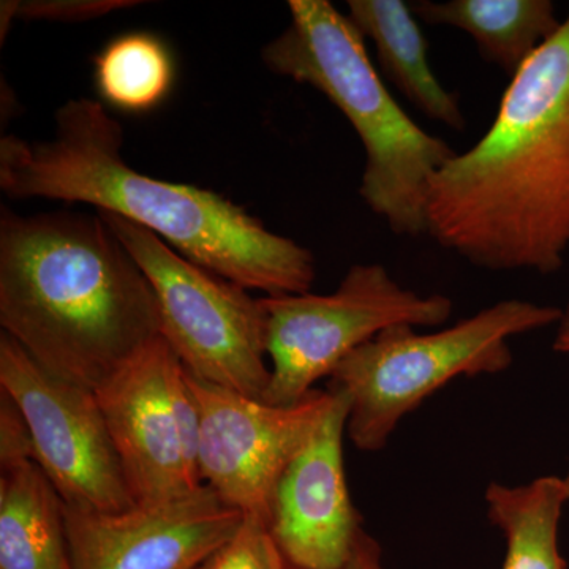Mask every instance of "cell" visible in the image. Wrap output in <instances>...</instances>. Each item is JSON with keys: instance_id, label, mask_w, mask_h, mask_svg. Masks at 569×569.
I'll list each match as a JSON object with an SVG mask.
<instances>
[{"instance_id": "17", "label": "cell", "mask_w": 569, "mask_h": 569, "mask_svg": "<svg viewBox=\"0 0 569 569\" xmlns=\"http://www.w3.org/2000/svg\"><path fill=\"white\" fill-rule=\"evenodd\" d=\"M97 91L111 107L146 112L167 99L174 63L167 44L149 32L118 37L96 58Z\"/></svg>"}, {"instance_id": "6", "label": "cell", "mask_w": 569, "mask_h": 569, "mask_svg": "<svg viewBox=\"0 0 569 569\" xmlns=\"http://www.w3.org/2000/svg\"><path fill=\"white\" fill-rule=\"evenodd\" d=\"M148 277L160 336L192 376L263 400L271 383L263 299L187 260L159 236L99 212Z\"/></svg>"}, {"instance_id": "18", "label": "cell", "mask_w": 569, "mask_h": 569, "mask_svg": "<svg viewBox=\"0 0 569 569\" xmlns=\"http://www.w3.org/2000/svg\"><path fill=\"white\" fill-rule=\"evenodd\" d=\"M194 569H288L277 548L268 522L244 516L242 526L230 541Z\"/></svg>"}, {"instance_id": "15", "label": "cell", "mask_w": 569, "mask_h": 569, "mask_svg": "<svg viewBox=\"0 0 569 569\" xmlns=\"http://www.w3.org/2000/svg\"><path fill=\"white\" fill-rule=\"evenodd\" d=\"M0 569H74L66 503L36 460L0 477Z\"/></svg>"}, {"instance_id": "7", "label": "cell", "mask_w": 569, "mask_h": 569, "mask_svg": "<svg viewBox=\"0 0 569 569\" xmlns=\"http://www.w3.org/2000/svg\"><path fill=\"white\" fill-rule=\"evenodd\" d=\"M266 347L271 383L263 402L293 406L337 366L395 326H441L455 305L396 282L381 264H355L335 293L266 296Z\"/></svg>"}, {"instance_id": "3", "label": "cell", "mask_w": 569, "mask_h": 569, "mask_svg": "<svg viewBox=\"0 0 569 569\" xmlns=\"http://www.w3.org/2000/svg\"><path fill=\"white\" fill-rule=\"evenodd\" d=\"M0 325L37 365L91 391L160 336L152 284L99 212H2Z\"/></svg>"}, {"instance_id": "23", "label": "cell", "mask_w": 569, "mask_h": 569, "mask_svg": "<svg viewBox=\"0 0 569 569\" xmlns=\"http://www.w3.org/2000/svg\"><path fill=\"white\" fill-rule=\"evenodd\" d=\"M563 479H565V482H567V488H568V492H569V471H568L567 478H563Z\"/></svg>"}, {"instance_id": "22", "label": "cell", "mask_w": 569, "mask_h": 569, "mask_svg": "<svg viewBox=\"0 0 569 569\" xmlns=\"http://www.w3.org/2000/svg\"><path fill=\"white\" fill-rule=\"evenodd\" d=\"M553 350H556L557 353L569 355V305L567 306V309L561 310V318L559 321V328H557Z\"/></svg>"}, {"instance_id": "9", "label": "cell", "mask_w": 569, "mask_h": 569, "mask_svg": "<svg viewBox=\"0 0 569 569\" xmlns=\"http://www.w3.org/2000/svg\"><path fill=\"white\" fill-rule=\"evenodd\" d=\"M200 411V473L230 508L271 520L277 482L331 402L313 389L293 406H271L217 387L186 369Z\"/></svg>"}, {"instance_id": "16", "label": "cell", "mask_w": 569, "mask_h": 569, "mask_svg": "<svg viewBox=\"0 0 569 569\" xmlns=\"http://www.w3.org/2000/svg\"><path fill=\"white\" fill-rule=\"evenodd\" d=\"M568 501L563 478L542 477L516 488L489 486L488 516L508 545L501 569H567L559 550V526Z\"/></svg>"}, {"instance_id": "12", "label": "cell", "mask_w": 569, "mask_h": 569, "mask_svg": "<svg viewBox=\"0 0 569 569\" xmlns=\"http://www.w3.org/2000/svg\"><path fill=\"white\" fill-rule=\"evenodd\" d=\"M181 366L159 336L93 391L137 505L173 500L197 490L187 477L171 400V385Z\"/></svg>"}, {"instance_id": "5", "label": "cell", "mask_w": 569, "mask_h": 569, "mask_svg": "<svg viewBox=\"0 0 569 569\" xmlns=\"http://www.w3.org/2000/svg\"><path fill=\"white\" fill-rule=\"evenodd\" d=\"M561 310L505 299L438 332L395 326L348 355L329 387L350 403L347 436L359 451L387 447L397 425L449 381L497 376L512 365L509 339L559 325Z\"/></svg>"}, {"instance_id": "11", "label": "cell", "mask_w": 569, "mask_h": 569, "mask_svg": "<svg viewBox=\"0 0 569 569\" xmlns=\"http://www.w3.org/2000/svg\"><path fill=\"white\" fill-rule=\"evenodd\" d=\"M329 391L331 402L272 500L269 531L288 569H342L362 530L343 468L350 403L339 389Z\"/></svg>"}, {"instance_id": "19", "label": "cell", "mask_w": 569, "mask_h": 569, "mask_svg": "<svg viewBox=\"0 0 569 569\" xmlns=\"http://www.w3.org/2000/svg\"><path fill=\"white\" fill-rule=\"evenodd\" d=\"M137 0H3L0 3V37H6L11 22L97 20L114 11L141 6Z\"/></svg>"}, {"instance_id": "10", "label": "cell", "mask_w": 569, "mask_h": 569, "mask_svg": "<svg viewBox=\"0 0 569 569\" xmlns=\"http://www.w3.org/2000/svg\"><path fill=\"white\" fill-rule=\"evenodd\" d=\"M242 520L206 485L127 511L66 505L74 569H194L234 537Z\"/></svg>"}, {"instance_id": "1", "label": "cell", "mask_w": 569, "mask_h": 569, "mask_svg": "<svg viewBox=\"0 0 569 569\" xmlns=\"http://www.w3.org/2000/svg\"><path fill=\"white\" fill-rule=\"evenodd\" d=\"M121 123L92 99L56 111L44 141L0 140V189L14 200L93 206L159 236L213 274L266 296L309 293L316 257L223 194L153 179L127 164Z\"/></svg>"}, {"instance_id": "2", "label": "cell", "mask_w": 569, "mask_h": 569, "mask_svg": "<svg viewBox=\"0 0 569 569\" xmlns=\"http://www.w3.org/2000/svg\"><path fill=\"white\" fill-rule=\"evenodd\" d=\"M427 236L489 271L553 274L569 250V10L496 119L430 181Z\"/></svg>"}, {"instance_id": "20", "label": "cell", "mask_w": 569, "mask_h": 569, "mask_svg": "<svg viewBox=\"0 0 569 569\" xmlns=\"http://www.w3.org/2000/svg\"><path fill=\"white\" fill-rule=\"evenodd\" d=\"M29 460H36L31 430L17 403L0 391V468L20 466Z\"/></svg>"}, {"instance_id": "8", "label": "cell", "mask_w": 569, "mask_h": 569, "mask_svg": "<svg viewBox=\"0 0 569 569\" xmlns=\"http://www.w3.org/2000/svg\"><path fill=\"white\" fill-rule=\"evenodd\" d=\"M0 391L20 408L36 462L63 503L107 512L137 505L96 392L48 372L7 335L0 337Z\"/></svg>"}, {"instance_id": "13", "label": "cell", "mask_w": 569, "mask_h": 569, "mask_svg": "<svg viewBox=\"0 0 569 569\" xmlns=\"http://www.w3.org/2000/svg\"><path fill=\"white\" fill-rule=\"evenodd\" d=\"M348 18L376 48L377 61L397 91L430 121L462 132L467 121L429 62L417 14L403 0H348Z\"/></svg>"}, {"instance_id": "14", "label": "cell", "mask_w": 569, "mask_h": 569, "mask_svg": "<svg viewBox=\"0 0 569 569\" xmlns=\"http://www.w3.org/2000/svg\"><path fill=\"white\" fill-rule=\"evenodd\" d=\"M410 6L425 24L468 33L482 59L511 80L563 22L550 0H419Z\"/></svg>"}, {"instance_id": "4", "label": "cell", "mask_w": 569, "mask_h": 569, "mask_svg": "<svg viewBox=\"0 0 569 569\" xmlns=\"http://www.w3.org/2000/svg\"><path fill=\"white\" fill-rule=\"evenodd\" d=\"M288 10L290 24L261 51L264 66L312 86L343 112L365 146V203L392 233L427 236L430 181L458 152L400 108L342 11L328 0H290Z\"/></svg>"}, {"instance_id": "21", "label": "cell", "mask_w": 569, "mask_h": 569, "mask_svg": "<svg viewBox=\"0 0 569 569\" xmlns=\"http://www.w3.org/2000/svg\"><path fill=\"white\" fill-rule=\"evenodd\" d=\"M342 569H383L380 548H378L376 539L370 538L365 530H361L356 538L350 559Z\"/></svg>"}]
</instances>
